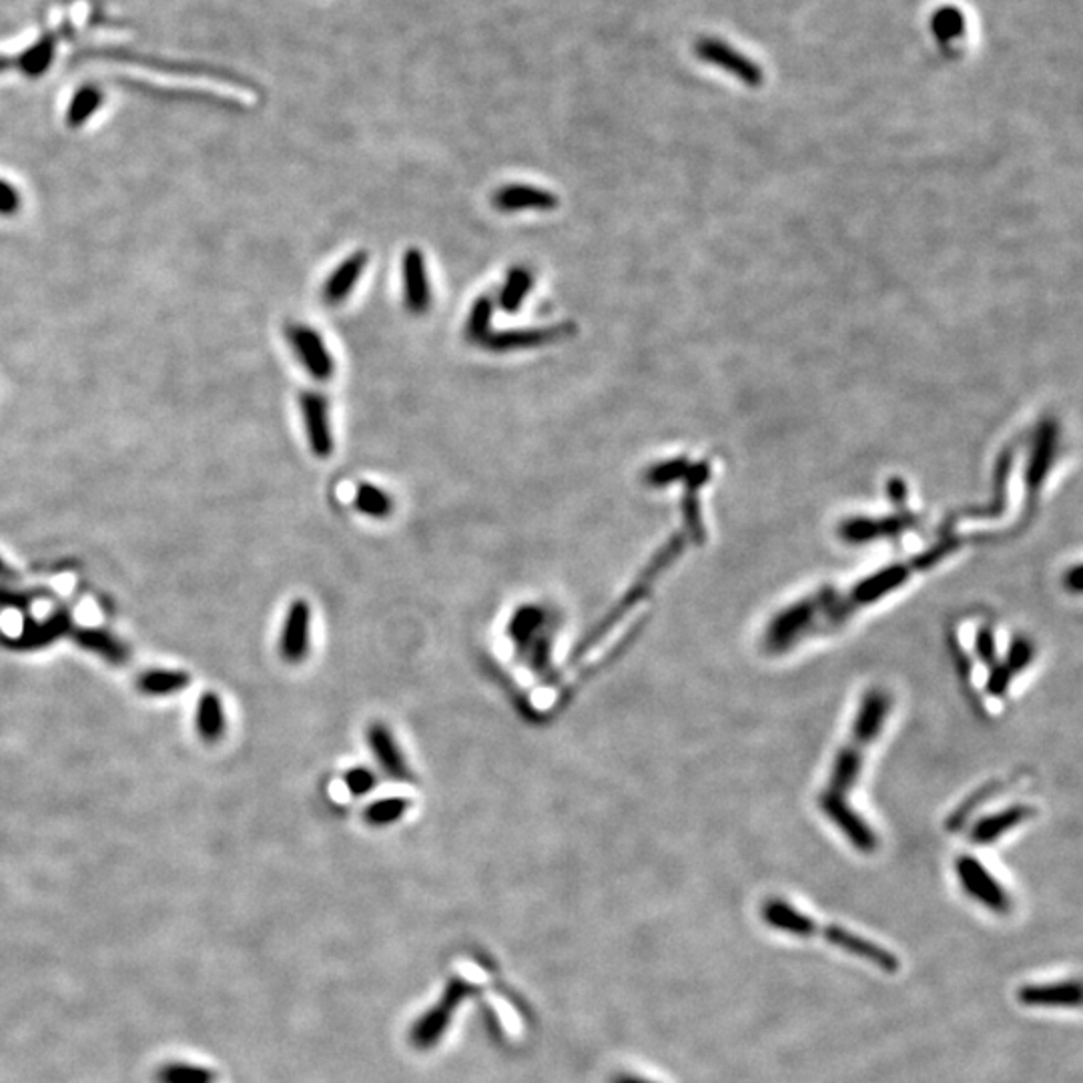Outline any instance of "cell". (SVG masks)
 Masks as SVG:
<instances>
[{
  "label": "cell",
  "mask_w": 1083,
  "mask_h": 1083,
  "mask_svg": "<svg viewBox=\"0 0 1083 1083\" xmlns=\"http://www.w3.org/2000/svg\"><path fill=\"white\" fill-rule=\"evenodd\" d=\"M688 461L687 460H675L666 461V464H658L655 468H650L646 472V483L650 486H666V483L675 482L678 478L687 476L688 472Z\"/></svg>",
  "instance_id": "30"
},
{
  "label": "cell",
  "mask_w": 1083,
  "mask_h": 1083,
  "mask_svg": "<svg viewBox=\"0 0 1083 1083\" xmlns=\"http://www.w3.org/2000/svg\"><path fill=\"white\" fill-rule=\"evenodd\" d=\"M1033 815H1035V811H1033V806H1028V804L1009 806L1008 811H1001L998 815L981 819L971 831V841L976 845H991L993 841H998L999 837L1009 833L1013 826L1025 823Z\"/></svg>",
  "instance_id": "15"
},
{
  "label": "cell",
  "mask_w": 1083,
  "mask_h": 1083,
  "mask_svg": "<svg viewBox=\"0 0 1083 1083\" xmlns=\"http://www.w3.org/2000/svg\"><path fill=\"white\" fill-rule=\"evenodd\" d=\"M612 1083H656L650 1082V1080H644V1077H638V1075H621L616 1077Z\"/></svg>",
  "instance_id": "39"
},
{
  "label": "cell",
  "mask_w": 1083,
  "mask_h": 1083,
  "mask_svg": "<svg viewBox=\"0 0 1083 1083\" xmlns=\"http://www.w3.org/2000/svg\"><path fill=\"white\" fill-rule=\"evenodd\" d=\"M404 298L406 308L414 315H421L429 310L431 291H429L428 269L421 251L412 247L404 256Z\"/></svg>",
  "instance_id": "11"
},
{
  "label": "cell",
  "mask_w": 1083,
  "mask_h": 1083,
  "mask_svg": "<svg viewBox=\"0 0 1083 1083\" xmlns=\"http://www.w3.org/2000/svg\"><path fill=\"white\" fill-rule=\"evenodd\" d=\"M534 285V278L532 273L525 268H514L508 278H506L504 288L500 291V308L504 310L506 313H516L522 303H524L525 295L530 293Z\"/></svg>",
  "instance_id": "22"
},
{
  "label": "cell",
  "mask_w": 1083,
  "mask_h": 1083,
  "mask_svg": "<svg viewBox=\"0 0 1083 1083\" xmlns=\"http://www.w3.org/2000/svg\"><path fill=\"white\" fill-rule=\"evenodd\" d=\"M76 644L85 650H91L95 655L103 656L108 663L113 665H123L127 658H129V650L127 646L121 643L118 638H115L113 634L105 633V631H97V628H79L75 631Z\"/></svg>",
  "instance_id": "20"
},
{
  "label": "cell",
  "mask_w": 1083,
  "mask_h": 1083,
  "mask_svg": "<svg viewBox=\"0 0 1083 1083\" xmlns=\"http://www.w3.org/2000/svg\"><path fill=\"white\" fill-rule=\"evenodd\" d=\"M345 784L350 789V793L354 796H362V794L369 793L374 787H376V774L369 771V769H352V771L345 774Z\"/></svg>",
  "instance_id": "32"
},
{
  "label": "cell",
  "mask_w": 1083,
  "mask_h": 1083,
  "mask_svg": "<svg viewBox=\"0 0 1083 1083\" xmlns=\"http://www.w3.org/2000/svg\"><path fill=\"white\" fill-rule=\"evenodd\" d=\"M548 621L550 618L546 612L534 604H525L522 608H518L508 626V634L514 641L516 648L525 655V650L532 646L538 636L548 631Z\"/></svg>",
  "instance_id": "19"
},
{
  "label": "cell",
  "mask_w": 1083,
  "mask_h": 1083,
  "mask_svg": "<svg viewBox=\"0 0 1083 1083\" xmlns=\"http://www.w3.org/2000/svg\"><path fill=\"white\" fill-rule=\"evenodd\" d=\"M157 1080L159 1083H215L217 1075L205 1065L173 1062L163 1065L162 1072L157 1073Z\"/></svg>",
  "instance_id": "26"
},
{
  "label": "cell",
  "mask_w": 1083,
  "mask_h": 1083,
  "mask_svg": "<svg viewBox=\"0 0 1083 1083\" xmlns=\"http://www.w3.org/2000/svg\"><path fill=\"white\" fill-rule=\"evenodd\" d=\"M34 602V594L31 592L11 591V589H0V604L17 608V611H29Z\"/></svg>",
  "instance_id": "36"
},
{
  "label": "cell",
  "mask_w": 1083,
  "mask_h": 1083,
  "mask_svg": "<svg viewBox=\"0 0 1083 1083\" xmlns=\"http://www.w3.org/2000/svg\"><path fill=\"white\" fill-rule=\"evenodd\" d=\"M21 205V194L17 191V187L7 179H0V215L11 217V215L19 214Z\"/></svg>",
  "instance_id": "34"
},
{
  "label": "cell",
  "mask_w": 1083,
  "mask_h": 1083,
  "mask_svg": "<svg viewBox=\"0 0 1083 1083\" xmlns=\"http://www.w3.org/2000/svg\"><path fill=\"white\" fill-rule=\"evenodd\" d=\"M103 91L95 85L83 86L79 93H76L71 105H69V111H66V125L71 129H79L83 127L88 118L95 115V111L101 107L103 103Z\"/></svg>",
  "instance_id": "24"
},
{
  "label": "cell",
  "mask_w": 1083,
  "mask_h": 1083,
  "mask_svg": "<svg viewBox=\"0 0 1083 1083\" xmlns=\"http://www.w3.org/2000/svg\"><path fill=\"white\" fill-rule=\"evenodd\" d=\"M496 209L512 214V211H525V209H538V211H552L559 207V197L548 194L544 189L537 187H525V185H510L500 189L493 195Z\"/></svg>",
  "instance_id": "13"
},
{
  "label": "cell",
  "mask_w": 1083,
  "mask_h": 1083,
  "mask_svg": "<svg viewBox=\"0 0 1083 1083\" xmlns=\"http://www.w3.org/2000/svg\"><path fill=\"white\" fill-rule=\"evenodd\" d=\"M1031 658H1033V646H1031L1028 638H1018L1016 643L1011 644L1008 655V668L1011 673H1019L1023 670L1025 666L1030 665Z\"/></svg>",
  "instance_id": "33"
},
{
  "label": "cell",
  "mask_w": 1083,
  "mask_h": 1083,
  "mask_svg": "<svg viewBox=\"0 0 1083 1083\" xmlns=\"http://www.w3.org/2000/svg\"><path fill=\"white\" fill-rule=\"evenodd\" d=\"M762 917L772 929L783 931V934L794 935V937H823L826 944L835 945L839 949L847 951L853 957H858L867 961L871 966L879 967L885 973H897L899 971V959L897 955L891 954L885 947L873 944L869 939L857 934H851L837 925H819L809 915L796 912L789 903L783 899H771L762 907Z\"/></svg>",
  "instance_id": "2"
},
{
  "label": "cell",
  "mask_w": 1083,
  "mask_h": 1083,
  "mask_svg": "<svg viewBox=\"0 0 1083 1083\" xmlns=\"http://www.w3.org/2000/svg\"><path fill=\"white\" fill-rule=\"evenodd\" d=\"M1009 680H1011V670L1008 666H996L989 675V683H987V693L991 697H1001L1006 695L1009 688Z\"/></svg>",
  "instance_id": "37"
},
{
  "label": "cell",
  "mask_w": 1083,
  "mask_h": 1083,
  "mask_svg": "<svg viewBox=\"0 0 1083 1083\" xmlns=\"http://www.w3.org/2000/svg\"><path fill=\"white\" fill-rule=\"evenodd\" d=\"M367 259H369L367 251H355L354 256H350L340 268L333 271L332 278L327 280L325 288H323V300H325V303L337 305V303H342L352 293L355 283L360 280V275L364 273Z\"/></svg>",
  "instance_id": "18"
},
{
  "label": "cell",
  "mask_w": 1083,
  "mask_h": 1083,
  "mask_svg": "<svg viewBox=\"0 0 1083 1083\" xmlns=\"http://www.w3.org/2000/svg\"><path fill=\"white\" fill-rule=\"evenodd\" d=\"M576 333L574 323H559L550 327H538V330H512V332L490 333L483 342V347L492 352H514V350H530L540 345L552 344L572 337Z\"/></svg>",
  "instance_id": "6"
},
{
  "label": "cell",
  "mask_w": 1083,
  "mask_h": 1083,
  "mask_svg": "<svg viewBox=\"0 0 1083 1083\" xmlns=\"http://www.w3.org/2000/svg\"><path fill=\"white\" fill-rule=\"evenodd\" d=\"M1080 572H1082L1080 566H1075V569L1070 570V574L1065 576V584H1068V589H1070V591L1080 592Z\"/></svg>",
  "instance_id": "38"
},
{
  "label": "cell",
  "mask_w": 1083,
  "mask_h": 1083,
  "mask_svg": "<svg viewBox=\"0 0 1083 1083\" xmlns=\"http://www.w3.org/2000/svg\"><path fill=\"white\" fill-rule=\"evenodd\" d=\"M492 313L493 303L488 295H482L480 300L476 301L472 305V312H470V317H468V323H466V337L468 342L472 344H483L486 337L492 333L490 325H492Z\"/></svg>",
  "instance_id": "28"
},
{
  "label": "cell",
  "mask_w": 1083,
  "mask_h": 1083,
  "mask_svg": "<svg viewBox=\"0 0 1083 1083\" xmlns=\"http://www.w3.org/2000/svg\"><path fill=\"white\" fill-rule=\"evenodd\" d=\"M468 993V986L464 983H451L450 989L446 991V998L440 1001V1006L436 1009H431L428 1013V1018L421 1019L416 1030H414V1041L426 1048V1045H431L434 1041L440 1038L441 1031L448 1025L450 1021L451 1009L456 1008L460 1003L461 998Z\"/></svg>",
  "instance_id": "14"
},
{
  "label": "cell",
  "mask_w": 1083,
  "mask_h": 1083,
  "mask_svg": "<svg viewBox=\"0 0 1083 1083\" xmlns=\"http://www.w3.org/2000/svg\"><path fill=\"white\" fill-rule=\"evenodd\" d=\"M367 740H369V749L374 752L376 761L379 762V767L394 779V781H402V783H409L414 781L412 777V771L408 769V764L404 761L402 752L397 749V742L392 732L387 729L386 725L382 722H376L369 727V732H367Z\"/></svg>",
  "instance_id": "12"
},
{
  "label": "cell",
  "mask_w": 1083,
  "mask_h": 1083,
  "mask_svg": "<svg viewBox=\"0 0 1083 1083\" xmlns=\"http://www.w3.org/2000/svg\"><path fill=\"white\" fill-rule=\"evenodd\" d=\"M300 404L313 454L317 458H330L333 451V436L325 399L313 392H303Z\"/></svg>",
  "instance_id": "9"
},
{
  "label": "cell",
  "mask_w": 1083,
  "mask_h": 1083,
  "mask_svg": "<svg viewBox=\"0 0 1083 1083\" xmlns=\"http://www.w3.org/2000/svg\"><path fill=\"white\" fill-rule=\"evenodd\" d=\"M1018 1001L1025 1008H1080L1082 986L1077 979L1041 986L1030 983L1019 989Z\"/></svg>",
  "instance_id": "8"
},
{
  "label": "cell",
  "mask_w": 1083,
  "mask_h": 1083,
  "mask_svg": "<svg viewBox=\"0 0 1083 1083\" xmlns=\"http://www.w3.org/2000/svg\"><path fill=\"white\" fill-rule=\"evenodd\" d=\"M288 340L303 367L315 379H330L333 376V357L323 344L322 335L308 325H290Z\"/></svg>",
  "instance_id": "7"
},
{
  "label": "cell",
  "mask_w": 1083,
  "mask_h": 1083,
  "mask_svg": "<svg viewBox=\"0 0 1083 1083\" xmlns=\"http://www.w3.org/2000/svg\"><path fill=\"white\" fill-rule=\"evenodd\" d=\"M961 546V540L957 537H947L941 544L927 550L919 554L917 559L909 560V562H902V564H895V566H889V569H883L881 572H875L871 574L863 582H858L857 586L851 591L845 601H835V604L825 612V618H823V624L816 628V631H829V628H837L841 624L847 621L848 616H853L855 612L869 606L873 602L881 601L885 598L891 592L897 591L902 586L903 582L912 579L913 574L917 572H925V570L934 569L935 564H939L941 560L947 559L954 550Z\"/></svg>",
  "instance_id": "3"
},
{
  "label": "cell",
  "mask_w": 1083,
  "mask_h": 1083,
  "mask_svg": "<svg viewBox=\"0 0 1083 1083\" xmlns=\"http://www.w3.org/2000/svg\"><path fill=\"white\" fill-rule=\"evenodd\" d=\"M354 504L362 514L369 516V518H386L394 508L392 498L382 488L372 486V483L357 486Z\"/></svg>",
  "instance_id": "27"
},
{
  "label": "cell",
  "mask_w": 1083,
  "mask_h": 1083,
  "mask_svg": "<svg viewBox=\"0 0 1083 1083\" xmlns=\"http://www.w3.org/2000/svg\"><path fill=\"white\" fill-rule=\"evenodd\" d=\"M189 687V676L179 670H149L139 678L140 693L150 697L171 695Z\"/></svg>",
  "instance_id": "25"
},
{
  "label": "cell",
  "mask_w": 1083,
  "mask_h": 1083,
  "mask_svg": "<svg viewBox=\"0 0 1083 1083\" xmlns=\"http://www.w3.org/2000/svg\"><path fill=\"white\" fill-rule=\"evenodd\" d=\"M59 43V37L46 34L43 41L34 44L27 53L21 54L17 61H9V66L19 65L22 75L41 76L53 61L54 46Z\"/></svg>",
  "instance_id": "23"
},
{
  "label": "cell",
  "mask_w": 1083,
  "mask_h": 1083,
  "mask_svg": "<svg viewBox=\"0 0 1083 1083\" xmlns=\"http://www.w3.org/2000/svg\"><path fill=\"white\" fill-rule=\"evenodd\" d=\"M683 510H685V518H687L688 530L693 538L697 542H705V528H702V522H700V510H698L697 502V490L688 488V493L683 500Z\"/></svg>",
  "instance_id": "31"
},
{
  "label": "cell",
  "mask_w": 1083,
  "mask_h": 1083,
  "mask_svg": "<svg viewBox=\"0 0 1083 1083\" xmlns=\"http://www.w3.org/2000/svg\"><path fill=\"white\" fill-rule=\"evenodd\" d=\"M957 877L969 897L981 903L989 912L1008 915L1011 912V899L1006 889L993 879V875L977 861L976 857L964 855L955 863Z\"/></svg>",
  "instance_id": "5"
},
{
  "label": "cell",
  "mask_w": 1083,
  "mask_h": 1083,
  "mask_svg": "<svg viewBox=\"0 0 1083 1083\" xmlns=\"http://www.w3.org/2000/svg\"><path fill=\"white\" fill-rule=\"evenodd\" d=\"M310 623H312V611L305 601H295L291 604L283 634H281V656L288 663H300L310 650Z\"/></svg>",
  "instance_id": "10"
},
{
  "label": "cell",
  "mask_w": 1083,
  "mask_h": 1083,
  "mask_svg": "<svg viewBox=\"0 0 1083 1083\" xmlns=\"http://www.w3.org/2000/svg\"><path fill=\"white\" fill-rule=\"evenodd\" d=\"M915 525L913 516H902V518H885V520H848L847 524L841 525V537L851 544H863L869 540H877L881 537H895L905 528Z\"/></svg>",
  "instance_id": "16"
},
{
  "label": "cell",
  "mask_w": 1083,
  "mask_h": 1083,
  "mask_svg": "<svg viewBox=\"0 0 1083 1083\" xmlns=\"http://www.w3.org/2000/svg\"><path fill=\"white\" fill-rule=\"evenodd\" d=\"M893 705L889 693L883 688H871L861 700L853 730L845 747L839 751L829 784L819 799L821 811L825 813L839 831L848 839V843L861 853H875L879 847V837L873 833L865 819L858 816L853 806L847 803L848 793L855 787L858 772L869 751L871 742L877 739L889 717Z\"/></svg>",
  "instance_id": "1"
},
{
  "label": "cell",
  "mask_w": 1083,
  "mask_h": 1083,
  "mask_svg": "<svg viewBox=\"0 0 1083 1083\" xmlns=\"http://www.w3.org/2000/svg\"><path fill=\"white\" fill-rule=\"evenodd\" d=\"M976 648L977 656L987 665H991L996 660V636L989 626H983L977 634Z\"/></svg>",
  "instance_id": "35"
},
{
  "label": "cell",
  "mask_w": 1083,
  "mask_h": 1083,
  "mask_svg": "<svg viewBox=\"0 0 1083 1083\" xmlns=\"http://www.w3.org/2000/svg\"><path fill=\"white\" fill-rule=\"evenodd\" d=\"M197 730L207 742H215L226 735V712L221 698L215 693H205L197 705Z\"/></svg>",
  "instance_id": "21"
},
{
  "label": "cell",
  "mask_w": 1083,
  "mask_h": 1083,
  "mask_svg": "<svg viewBox=\"0 0 1083 1083\" xmlns=\"http://www.w3.org/2000/svg\"><path fill=\"white\" fill-rule=\"evenodd\" d=\"M408 804L406 799H399V796L382 799V801H376L365 809V821L376 826L396 823L397 819H402L404 813L408 811Z\"/></svg>",
  "instance_id": "29"
},
{
  "label": "cell",
  "mask_w": 1083,
  "mask_h": 1083,
  "mask_svg": "<svg viewBox=\"0 0 1083 1083\" xmlns=\"http://www.w3.org/2000/svg\"><path fill=\"white\" fill-rule=\"evenodd\" d=\"M837 598V591L823 589L816 592L815 596L794 602L789 608L779 612L767 628V636H764L767 648L772 653H783L784 648L793 646L801 636H804V633L811 631V623H815L816 616L831 608Z\"/></svg>",
  "instance_id": "4"
},
{
  "label": "cell",
  "mask_w": 1083,
  "mask_h": 1083,
  "mask_svg": "<svg viewBox=\"0 0 1083 1083\" xmlns=\"http://www.w3.org/2000/svg\"><path fill=\"white\" fill-rule=\"evenodd\" d=\"M69 631H71V616H69V612L59 611L51 614L43 623L29 621L24 624L21 636L17 641H12V644L19 648H24V650L43 648V646H49L54 641H59Z\"/></svg>",
  "instance_id": "17"
}]
</instances>
